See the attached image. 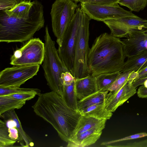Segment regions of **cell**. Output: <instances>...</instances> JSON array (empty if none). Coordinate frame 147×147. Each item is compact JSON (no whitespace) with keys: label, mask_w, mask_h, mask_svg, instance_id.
Returning <instances> with one entry per match:
<instances>
[{"label":"cell","mask_w":147,"mask_h":147,"mask_svg":"<svg viewBox=\"0 0 147 147\" xmlns=\"http://www.w3.org/2000/svg\"><path fill=\"white\" fill-rule=\"evenodd\" d=\"M33 5L28 16L18 18L0 11V42H23L33 37L34 34L44 26L43 6L37 0Z\"/></svg>","instance_id":"obj_3"},{"label":"cell","mask_w":147,"mask_h":147,"mask_svg":"<svg viewBox=\"0 0 147 147\" xmlns=\"http://www.w3.org/2000/svg\"><path fill=\"white\" fill-rule=\"evenodd\" d=\"M106 123L72 136L67 142V147H84L95 143L100 138Z\"/></svg>","instance_id":"obj_14"},{"label":"cell","mask_w":147,"mask_h":147,"mask_svg":"<svg viewBox=\"0 0 147 147\" xmlns=\"http://www.w3.org/2000/svg\"><path fill=\"white\" fill-rule=\"evenodd\" d=\"M0 117H2L4 120L12 119L16 122V127L18 130L20 138L23 140L25 143V146H32L34 145L32 139L23 130L21 123L14 110L7 111L2 114Z\"/></svg>","instance_id":"obj_21"},{"label":"cell","mask_w":147,"mask_h":147,"mask_svg":"<svg viewBox=\"0 0 147 147\" xmlns=\"http://www.w3.org/2000/svg\"><path fill=\"white\" fill-rule=\"evenodd\" d=\"M91 19L83 11L76 40L73 67L71 72L75 79L90 75L88 64L90 48L89 26Z\"/></svg>","instance_id":"obj_5"},{"label":"cell","mask_w":147,"mask_h":147,"mask_svg":"<svg viewBox=\"0 0 147 147\" xmlns=\"http://www.w3.org/2000/svg\"><path fill=\"white\" fill-rule=\"evenodd\" d=\"M32 5V2L24 0L11 9L4 11L8 14L15 17L27 18L29 15Z\"/></svg>","instance_id":"obj_23"},{"label":"cell","mask_w":147,"mask_h":147,"mask_svg":"<svg viewBox=\"0 0 147 147\" xmlns=\"http://www.w3.org/2000/svg\"><path fill=\"white\" fill-rule=\"evenodd\" d=\"M32 107L36 115L51 125L61 139L67 143L82 116L53 91L41 94Z\"/></svg>","instance_id":"obj_1"},{"label":"cell","mask_w":147,"mask_h":147,"mask_svg":"<svg viewBox=\"0 0 147 147\" xmlns=\"http://www.w3.org/2000/svg\"><path fill=\"white\" fill-rule=\"evenodd\" d=\"M78 7L72 0H55L53 4L50 13L52 27L59 46H61L63 36Z\"/></svg>","instance_id":"obj_6"},{"label":"cell","mask_w":147,"mask_h":147,"mask_svg":"<svg viewBox=\"0 0 147 147\" xmlns=\"http://www.w3.org/2000/svg\"><path fill=\"white\" fill-rule=\"evenodd\" d=\"M107 120H100L92 117L82 115L71 137L106 123Z\"/></svg>","instance_id":"obj_20"},{"label":"cell","mask_w":147,"mask_h":147,"mask_svg":"<svg viewBox=\"0 0 147 147\" xmlns=\"http://www.w3.org/2000/svg\"><path fill=\"white\" fill-rule=\"evenodd\" d=\"M147 136V133L141 132L129 136L118 140L102 142L101 145L107 146L108 145L119 142L139 138Z\"/></svg>","instance_id":"obj_29"},{"label":"cell","mask_w":147,"mask_h":147,"mask_svg":"<svg viewBox=\"0 0 147 147\" xmlns=\"http://www.w3.org/2000/svg\"><path fill=\"white\" fill-rule=\"evenodd\" d=\"M121 0H80L81 3H92L101 5H109L118 2Z\"/></svg>","instance_id":"obj_32"},{"label":"cell","mask_w":147,"mask_h":147,"mask_svg":"<svg viewBox=\"0 0 147 147\" xmlns=\"http://www.w3.org/2000/svg\"><path fill=\"white\" fill-rule=\"evenodd\" d=\"M138 72V76L136 79L143 78L147 76V67Z\"/></svg>","instance_id":"obj_37"},{"label":"cell","mask_w":147,"mask_h":147,"mask_svg":"<svg viewBox=\"0 0 147 147\" xmlns=\"http://www.w3.org/2000/svg\"><path fill=\"white\" fill-rule=\"evenodd\" d=\"M146 80H147V76L143 78L134 80L132 84L136 88L140 85H143L144 82Z\"/></svg>","instance_id":"obj_36"},{"label":"cell","mask_w":147,"mask_h":147,"mask_svg":"<svg viewBox=\"0 0 147 147\" xmlns=\"http://www.w3.org/2000/svg\"><path fill=\"white\" fill-rule=\"evenodd\" d=\"M133 81L128 80L118 90L109 92L105 101L106 109L114 112L117 108L123 105L136 92V88L132 85Z\"/></svg>","instance_id":"obj_13"},{"label":"cell","mask_w":147,"mask_h":147,"mask_svg":"<svg viewBox=\"0 0 147 147\" xmlns=\"http://www.w3.org/2000/svg\"><path fill=\"white\" fill-rule=\"evenodd\" d=\"M36 95V94L32 93H22L14 94L8 95L17 99L26 101L34 98Z\"/></svg>","instance_id":"obj_31"},{"label":"cell","mask_w":147,"mask_h":147,"mask_svg":"<svg viewBox=\"0 0 147 147\" xmlns=\"http://www.w3.org/2000/svg\"><path fill=\"white\" fill-rule=\"evenodd\" d=\"M72 0L76 2H79V1H80V0Z\"/></svg>","instance_id":"obj_40"},{"label":"cell","mask_w":147,"mask_h":147,"mask_svg":"<svg viewBox=\"0 0 147 147\" xmlns=\"http://www.w3.org/2000/svg\"><path fill=\"white\" fill-rule=\"evenodd\" d=\"M63 98L67 105L78 111L77 97L75 87V80L72 82L61 84Z\"/></svg>","instance_id":"obj_19"},{"label":"cell","mask_w":147,"mask_h":147,"mask_svg":"<svg viewBox=\"0 0 147 147\" xmlns=\"http://www.w3.org/2000/svg\"><path fill=\"white\" fill-rule=\"evenodd\" d=\"M26 101L8 95L0 96V116L8 111L21 108Z\"/></svg>","instance_id":"obj_22"},{"label":"cell","mask_w":147,"mask_h":147,"mask_svg":"<svg viewBox=\"0 0 147 147\" xmlns=\"http://www.w3.org/2000/svg\"><path fill=\"white\" fill-rule=\"evenodd\" d=\"M81 8L91 19L102 21L125 17L138 18L137 16L121 7L117 3L109 5L81 3Z\"/></svg>","instance_id":"obj_9"},{"label":"cell","mask_w":147,"mask_h":147,"mask_svg":"<svg viewBox=\"0 0 147 147\" xmlns=\"http://www.w3.org/2000/svg\"><path fill=\"white\" fill-rule=\"evenodd\" d=\"M121 72L103 74L95 77L98 91L107 90Z\"/></svg>","instance_id":"obj_24"},{"label":"cell","mask_w":147,"mask_h":147,"mask_svg":"<svg viewBox=\"0 0 147 147\" xmlns=\"http://www.w3.org/2000/svg\"><path fill=\"white\" fill-rule=\"evenodd\" d=\"M123 147H147V139L139 142L127 144L125 145L121 146Z\"/></svg>","instance_id":"obj_33"},{"label":"cell","mask_w":147,"mask_h":147,"mask_svg":"<svg viewBox=\"0 0 147 147\" xmlns=\"http://www.w3.org/2000/svg\"><path fill=\"white\" fill-rule=\"evenodd\" d=\"M6 125L8 128L16 127V122L12 119H8L5 120Z\"/></svg>","instance_id":"obj_38"},{"label":"cell","mask_w":147,"mask_h":147,"mask_svg":"<svg viewBox=\"0 0 147 147\" xmlns=\"http://www.w3.org/2000/svg\"><path fill=\"white\" fill-rule=\"evenodd\" d=\"M39 65H14L0 72V87H19L36 75Z\"/></svg>","instance_id":"obj_10"},{"label":"cell","mask_w":147,"mask_h":147,"mask_svg":"<svg viewBox=\"0 0 147 147\" xmlns=\"http://www.w3.org/2000/svg\"><path fill=\"white\" fill-rule=\"evenodd\" d=\"M122 40L110 34L104 33L97 37L91 48L88 58L90 75L121 72L125 57Z\"/></svg>","instance_id":"obj_2"},{"label":"cell","mask_w":147,"mask_h":147,"mask_svg":"<svg viewBox=\"0 0 147 147\" xmlns=\"http://www.w3.org/2000/svg\"><path fill=\"white\" fill-rule=\"evenodd\" d=\"M8 131L9 136L11 139L16 141L18 140L20 135L16 127L8 128Z\"/></svg>","instance_id":"obj_34"},{"label":"cell","mask_w":147,"mask_h":147,"mask_svg":"<svg viewBox=\"0 0 147 147\" xmlns=\"http://www.w3.org/2000/svg\"><path fill=\"white\" fill-rule=\"evenodd\" d=\"M24 0H0V11H5L13 7Z\"/></svg>","instance_id":"obj_30"},{"label":"cell","mask_w":147,"mask_h":147,"mask_svg":"<svg viewBox=\"0 0 147 147\" xmlns=\"http://www.w3.org/2000/svg\"><path fill=\"white\" fill-rule=\"evenodd\" d=\"M44 39L45 51L42 65L44 76L52 91L63 97L61 76L62 73L69 71L59 56L55 42L49 34L47 26L45 28Z\"/></svg>","instance_id":"obj_4"},{"label":"cell","mask_w":147,"mask_h":147,"mask_svg":"<svg viewBox=\"0 0 147 147\" xmlns=\"http://www.w3.org/2000/svg\"><path fill=\"white\" fill-rule=\"evenodd\" d=\"M109 91H98L83 99L78 101V111H79L92 105L105 104V98Z\"/></svg>","instance_id":"obj_18"},{"label":"cell","mask_w":147,"mask_h":147,"mask_svg":"<svg viewBox=\"0 0 147 147\" xmlns=\"http://www.w3.org/2000/svg\"><path fill=\"white\" fill-rule=\"evenodd\" d=\"M143 85L144 86L147 88V80H146L144 82Z\"/></svg>","instance_id":"obj_39"},{"label":"cell","mask_w":147,"mask_h":147,"mask_svg":"<svg viewBox=\"0 0 147 147\" xmlns=\"http://www.w3.org/2000/svg\"><path fill=\"white\" fill-rule=\"evenodd\" d=\"M26 0L28 1H31V0Z\"/></svg>","instance_id":"obj_41"},{"label":"cell","mask_w":147,"mask_h":147,"mask_svg":"<svg viewBox=\"0 0 147 147\" xmlns=\"http://www.w3.org/2000/svg\"><path fill=\"white\" fill-rule=\"evenodd\" d=\"M83 11L78 7L63 38L61 45L57 49L59 56L71 73L74 65V52L77 35Z\"/></svg>","instance_id":"obj_7"},{"label":"cell","mask_w":147,"mask_h":147,"mask_svg":"<svg viewBox=\"0 0 147 147\" xmlns=\"http://www.w3.org/2000/svg\"><path fill=\"white\" fill-rule=\"evenodd\" d=\"M9 137L5 121L0 120V147L12 146L16 142Z\"/></svg>","instance_id":"obj_26"},{"label":"cell","mask_w":147,"mask_h":147,"mask_svg":"<svg viewBox=\"0 0 147 147\" xmlns=\"http://www.w3.org/2000/svg\"><path fill=\"white\" fill-rule=\"evenodd\" d=\"M137 93L138 97L147 98V88L145 87L143 85L139 87Z\"/></svg>","instance_id":"obj_35"},{"label":"cell","mask_w":147,"mask_h":147,"mask_svg":"<svg viewBox=\"0 0 147 147\" xmlns=\"http://www.w3.org/2000/svg\"><path fill=\"white\" fill-rule=\"evenodd\" d=\"M147 67V51L128 57L122 72L132 71L138 72Z\"/></svg>","instance_id":"obj_17"},{"label":"cell","mask_w":147,"mask_h":147,"mask_svg":"<svg viewBox=\"0 0 147 147\" xmlns=\"http://www.w3.org/2000/svg\"><path fill=\"white\" fill-rule=\"evenodd\" d=\"M122 43L125 57H129L147 51V30H132Z\"/></svg>","instance_id":"obj_12"},{"label":"cell","mask_w":147,"mask_h":147,"mask_svg":"<svg viewBox=\"0 0 147 147\" xmlns=\"http://www.w3.org/2000/svg\"><path fill=\"white\" fill-rule=\"evenodd\" d=\"M45 44L39 38H32L16 50L10 57L12 65H40L43 62Z\"/></svg>","instance_id":"obj_8"},{"label":"cell","mask_w":147,"mask_h":147,"mask_svg":"<svg viewBox=\"0 0 147 147\" xmlns=\"http://www.w3.org/2000/svg\"><path fill=\"white\" fill-rule=\"evenodd\" d=\"M22 93H34L39 96L41 94V90L38 88L0 87V96Z\"/></svg>","instance_id":"obj_25"},{"label":"cell","mask_w":147,"mask_h":147,"mask_svg":"<svg viewBox=\"0 0 147 147\" xmlns=\"http://www.w3.org/2000/svg\"><path fill=\"white\" fill-rule=\"evenodd\" d=\"M79 112L82 115L92 117L100 120L109 119L113 114L106 109L105 104L95 105Z\"/></svg>","instance_id":"obj_16"},{"label":"cell","mask_w":147,"mask_h":147,"mask_svg":"<svg viewBox=\"0 0 147 147\" xmlns=\"http://www.w3.org/2000/svg\"><path fill=\"white\" fill-rule=\"evenodd\" d=\"M75 87L79 100L98 91L96 77L90 75L84 78L75 79Z\"/></svg>","instance_id":"obj_15"},{"label":"cell","mask_w":147,"mask_h":147,"mask_svg":"<svg viewBox=\"0 0 147 147\" xmlns=\"http://www.w3.org/2000/svg\"><path fill=\"white\" fill-rule=\"evenodd\" d=\"M103 22L110 29V34L119 38H126L131 30H144L147 28V20L140 17H125L108 20Z\"/></svg>","instance_id":"obj_11"},{"label":"cell","mask_w":147,"mask_h":147,"mask_svg":"<svg viewBox=\"0 0 147 147\" xmlns=\"http://www.w3.org/2000/svg\"><path fill=\"white\" fill-rule=\"evenodd\" d=\"M132 71L121 73L116 80L108 90L109 92L117 90L120 88L127 81Z\"/></svg>","instance_id":"obj_28"},{"label":"cell","mask_w":147,"mask_h":147,"mask_svg":"<svg viewBox=\"0 0 147 147\" xmlns=\"http://www.w3.org/2000/svg\"><path fill=\"white\" fill-rule=\"evenodd\" d=\"M118 3L128 8L131 11L138 12L147 5V0H121Z\"/></svg>","instance_id":"obj_27"}]
</instances>
